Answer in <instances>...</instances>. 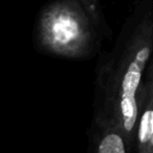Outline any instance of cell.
Returning a JSON list of instances; mask_svg holds the SVG:
<instances>
[{"label": "cell", "mask_w": 153, "mask_h": 153, "mask_svg": "<svg viewBox=\"0 0 153 153\" xmlns=\"http://www.w3.org/2000/svg\"><path fill=\"white\" fill-rule=\"evenodd\" d=\"M139 141L142 146L153 145V108H147L140 118Z\"/></svg>", "instance_id": "3"}, {"label": "cell", "mask_w": 153, "mask_h": 153, "mask_svg": "<svg viewBox=\"0 0 153 153\" xmlns=\"http://www.w3.org/2000/svg\"><path fill=\"white\" fill-rule=\"evenodd\" d=\"M98 153H126L122 136L117 133L106 134L98 146Z\"/></svg>", "instance_id": "4"}, {"label": "cell", "mask_w": 153, "mask_h": 153, "mask_svg": "<svg viewBox=\"0 0 153 153\" xmlns=\"http://www.w3.org/2000/svg\"><path fill=\"white\" fill-rule=\"evenodd\" d=\"M148 56H149L148 45H143L140 49H137L122 78L120 108H121L123 126L127 131H131L134 129L137 118L136 91L140 85L142 71Z\"/></svg>", "instance_id": "1"}, {"label": "cell", "mask_w": 153, "mask_h": 153, "mask_svg": "<svg viewBox=\"0 0 153 153\" xmlns=\"http://www.w3.org/2000/svg\"><path fill=\"white\" fill-rule=\"evenodd\" d=\"M51 36L59 44H69L79 35L78 23L68 14H59L51 22Z\"/></svg>", "instance_id": "2"}]
</instances>
